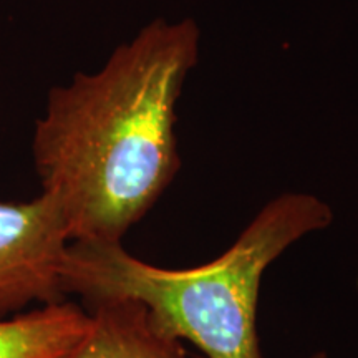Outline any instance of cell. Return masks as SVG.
I'll return each instance as SVG.
<instances>
[{
    "label": "cell",
    "instance_id": "cell-1",
    "mask_svg": "<svg viewBox=\"0 0 358 358\" xmlns=\"http://www.w3.org/2000/svg\"><path fill=\"white\" fill-rule=\"evenodd\" d=\"M198 55L194 22L158 19L98 73L52 90L34 159L71 241L123 243L171 186L181 168L176 103Z\"/></svg>",
    "mask_w": 358,
    "mask_h": 358
},
{
    "label": "cell",
    "instance_id": "cell-2",
    "mask_svg": "<svg viewBox=\"0 0 358 358\" xmlns=\"http://www.w3.org/2000/svg\"><path fill=\"white\" fill-rule=\"evenodd\" d=\"M332 221L324 199L284 192L221 256L189 268L145 262L123 243L71 241L62 284L65 295H80L88 308L123 299L140 302L161 334L189 342L204 358H266L257 327L262 277L295 243Z\"/></svg>",
    "mask_w": 358,
    "mask_h": 358
},
{
    "label": "cell",
    "instance_id": "cell-3",
    "mask_svg": "<svg viewBox=\"0 0 358 358\" xmlns=\"http://www.w3.org/2000/svg\"><path fill=\"white\" fill-rule=\"evenodd\" d=\"M70 243L69 221L53 196L0 203V320L32 303L65 301L62 266Z\"/></svg>",
    "mask_w": 358,
    "mask_h": 358
},
{
    "label": "cell",
    "instance_id": "cell-4",
    "mask_svg": "<svg viewBox=\"0 0 358 358\" xmlns=\"http://www.w3.org/2000/svg\"><path fill=\"white\" fill-rule=\"evenodd\" d=\"M88 312V334L66 358H204L181 340L161 334L136 301L101 302Z\"/></svg>",
    "mask_w": 358,
    "mask_h": 358
},
{
    "label": "cell",
    "instance_id": "cell-5",
    "mask_svg": "<svg viewBox=\"0 0 358 358\" xmlns=\"http://www.w3.org/2000/svg\"><path fill=\"white\" fill-rule=\"evenodd\" d=\"M90 325V312L66 301L17 313L0 320V358H66Z\"/></svg>",
    "mask_w": 358,
    "mask_h": 358
},
{
    "label": "cell",
    "instance_id": "cell-6",
    "mask_svg": "<svg viewBox=\"0 0 358 358\" xmlns=\"http://www.w3.org/2000/svg\"><path fill=\"white\" fill-rule=\"evenodd\" d=\"M307 358H332L329 355V353L324 352V350H319V352H313L312 355H308Z\"/></svg>",
    "mask_w": 358,
    "mask_h": 358
}]
</instances>
